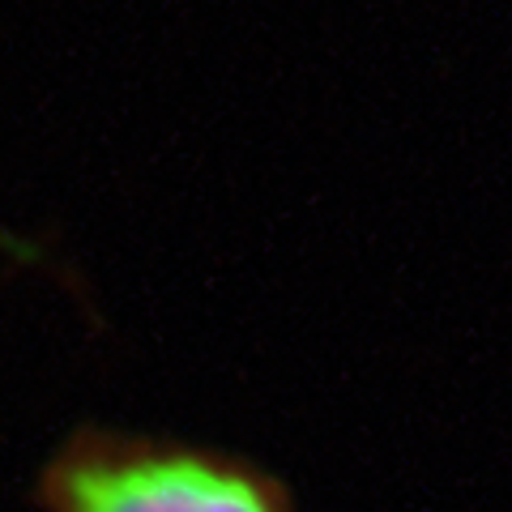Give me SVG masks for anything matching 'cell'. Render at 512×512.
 <instances>
[{"label":"cell","instance_id":"6da1fadb","mask_svg":"<svg viewBox=\"0 0 512 512\" xmlns=\"http://www.w3.org/2000/svg\"><path fill=\"white\" fill-rule=\"evenodd\" d=\"M43 512H291L282 487L205 444L82 427L39 474Z\"/></svg>","mask_w":512,"mask_h":512}]
</instances>
